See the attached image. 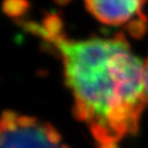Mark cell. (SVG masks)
I'll use <instances>...</instances> for the list:
<instances>
[{
    "label": "cell",
    "instance_id": "obj_6",
    "mask_svg": "<svg viewBox=\"0 0 148 148\" xmlns=\"http://www.w3.org/2000/svg\"><path fill=\"white\" fill-rule=\"evenodd\" d=\"M99 148H119L117 143H113V145H105V146H100Z\"/></svg>",
    "mask_w": 148,
    "mask_h": 148
},
{
    "label": "cell",
    "instance_id": "obj_2",
    "mask_svg": "<svg viewBox=\"0 0 148 148\" xmlns=\"http://www.w3.org/2000/svg\"><path fill=\"white\" fill-rule=\"evenodd\" d=\"M1 148H70L49 123L6 110L1 117Z\"/></svg>",
    "mask_w": 148,
    "mask_h": 148
},
{
    "label": "cell",
    "instance_id": "obj_7",
    "mask_svg": "<svg viewBox=\"0 0 148 148\" xmlns=\"http://www.w3.org/2000/svg\"><path fill=\"white\" fill-rule=\"evenodd\" d=\"M56 1H57L58 4H65V3L69 1V0H56Z\"/></svg>",
    "mask_w": 148,
    "mask_h": 148
},
{
    "label": "cell",
    "instance_id": "obj_5",
    "mask_svg": "<svg viewBox=\"0 0 148 148\" xmlns=\"http://www.w3.org/2000/svg\"><path fill=\"white\" fill-rule=\"evenodd\" d=\"M143 86H145L146 98L148 100V58L143 64Z\"/></svg>",
    "mask_w": 148,
    "mask_h": 148
},
{
    "label": "cell",
    "instance_id": "obj_4",
    "mask_svg": "<svg viewBox=\"0 0 148 148\" xmlns=\"http://www.w3.org/2000/svg\"><path fill=\"white\" fill-rule=\"evenodd\" d=\"M29 5L27 0H5L4 11L10 16H19L27 12Z\"/></svg>",
    "mask_w": 148,
    "mask_h": 148
},
{
    "label": "cell",
    "instance_id": "obj_1",
    "mask_svg": "<svg viewBox=\"0 0 148 148\" xmlns=\"http://www.w3.org/2000/svg\"><path fill=\"white\" fill-rule=\"evenodd\" d=\"M51 43L62 55L73 116L88 125L98 146L135 135L147 100L143 64L125 36L70 41L62 35Z\"/></svg>",
    "mask_w": 148,
    "mask_h": 148
},
{
    "label": "cell",
    "instance_id": "obj_3",
    "mask_svg": "<svg viewBox=\"0 0 148 148\" xmlns=\"http://www.w3.org/2000/svg\"><path fill=\"white\" fill-rule=\"evenodd\" d=\"M88 11L100 22L121 26L142 18V6L147 0H84Z\"/></svg>",
    "mask_w": 148,
    "mask_h": 148
}]
</instances>
